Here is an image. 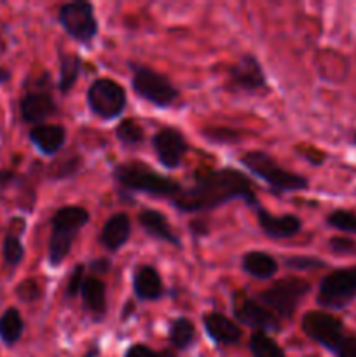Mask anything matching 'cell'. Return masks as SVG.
<instances>
[{
  "label": "cell",
  "instance_id": "1",
  "mask_svg": "<svg viewBox=\"0 0 356 357\" xmlns=\"http://www.w3.org/2000/svg\"><path fill=\"white\" fill-rule=\"evenodd\" d=\"M237 199L255 209L260 208L253 185L246 174L232 167H223L218 171H206L195 178V183L181 188L171 199V204L184 213H198L209 211Z\"/></svg>",
  "mask_w": 356,
  "mask_h": 357
},
{
  "label": "cell",
  "instance_id": "2",
  "mask_svg": "<svg viewBox=\"0 0 356 357\" xmlns=\"http://www.w3.org/2000/svg\"><path fill=\"white\" fill-rule=\"evenodd\" d=\"M114 178L129 192H143L156 197L173 199L181 190L180 183L150 169L143 162H126L114 167Z\"/></svg>",
  "mask_w": 356,
  "mask_h": 357
},
{
  "label": "cell",
  "instance_id": "3",
  "mask_svg": "<svg viewBox=\"0 0 356 357\" xmlns=\"http://www.w3.org/2000/svg\"><path fill=\"white\" fill-rule=\"evenodd\" d=\"M89 222V213L80 206H65L52 215L51 241H49V264L58 267L68 257L77 234Z\"/></svg>",
  "mask_w": 356,
  "mask_h": 357
},
{
  "label": "cell",
  "instance_id": "4",
  "mask_svg": "<svg viewBox=\"0 0 356 357\" xmlns=\"http://www.w3.org/2000/svg\"><path fill=\"white\" fill-rule=\"evenodd\" d=\"M239 162L243 164L244 167H248V171H251L255 176L264 180L276 194L306 190V188L309 187L307 178L295 173H290V171H285L265 152H258V150L246 152L241 157Z\"/></svg>",
  "mask_w": 356,
  "mask_h": 357
},
{
  "label": "cell",
  "instance_id": "5",
  "mask_svg": "<svg viewBox=\"0 0 356 357\" xmlns=\"http://www.w3.org/2000/svg\"><path fill=\"white\" fill-rule=\"evenodd\" d=\"M311 286L300 278H283L260 293L258 302L267 307L278 317L290 319Z\"/></svg>",
  "mask_w": 356,
  "mask_h": 357
},
{
  "label": "cell",
  "instance_id": "6",
  "mask_svg": "<svg viewBox=\"0 0 356 357\" xmlns=\"http://www.w3.org/2000/svg\"><path fill=\"white\" fill-rule=\"evenodd\" d=\"M356 298V267L337 268L321 279L316 302L323 309L342 310Z\"/></svg>",
  "mask_w": 356,
  "mask_h": 357
},
{
  "label": "cell",
  "instance_id": "7",
  "mask_svg": "<svg viewBox=\"0 0 356 357\" xmlns=\"http://www.w3.org/2000/svg\"><path fill=\"white\" fill-rule=\"evenodd\" d=\"M58 21L70 37L82 44H89L98 35V20L94 14V7L93 3L84 2V0L63 3L58 13Z\"/></svg>",
  "mask_w": 356,
  "mask_h": 357
},
{
  "label": "cell",
  "instance_id": "8",
  "mask_svg": "<svg viewBox=\"0 0 356 357\" xmlns=\"http://www.w3.org/2000/svg\"><path fill=\"white\" fill-rule=\"evenodd\" d=\"M128 98L121 84L112 79H98L87 89V105L91 112L105 121L121 117Z\"/></svg>",
  "mask_w": 356,
  "mask_h": 357
},
{
  "label": "cell",
  "instance_id": "9",
  "mask_svg": "<svg viewBox=\"0 0 356 357\" xmlns=\"http://www.w3.org/2000/svg\"><path fill=\"white\" fill-rule=\"evenodd\" d=\"M133 89L143 100L159 108H168L178 98V91L164 75L150 66H136L133 72Z\"/></svg>",
  "mask_w": 356,
  "mask_h": 357
},
{
  "label": "cell",
  "instance_id": "10",
  "mask_svg": "<svg viewBox=\"0 0 356 357\" xmlns=\"http://www.w3.org/2000/svg\"><path fill=\"white\" fill-rule=\"evenodd\" d=\"M302 331L311 340L323 345L334 354L346 338L344 323L334 314L325 312V310H311L304 314Z\"/></svg>",
  "mask_w": 356,
  "mask_h": 357
},
{
  "label": "cell",
  "instance_id": "11",
  "mask_svg": "<svg viewBox=\"0 0 356 357\" xmlns=\"http://www.w3.org/2000/svg\"><path fill=\"white\" fill-rule=\"evenodd\" d=\"M232 312L239 323L248 324L257 331H279L281 323L274 312L262 305L258 300H251L244 295H236L232 303Z\"/></svg>",
  "mask_w": 356,
  "mask_h": 357
},
{
  "label": "cell",
  "instance_id": "12",
  "mask_svg": "<svg viewBox=\"0 0 356 357\" xmlns=\"http://www.w3.org/2000/svg\"><path fill=\"white\" fill-rule=\"evenodd\" d=\"M152 146L159 162L168 169H175L180 166L188 150L185 136L175 128H164L157 131L152 138Z\"/></svg>",
  "mask_w": 356,
  "mask_h": 357
},
{
  "label": "cell",
  "instance_id": "13",
  "mask_svg": "<svg viewBox=\"0 0 356 357\" xmlns=\"http://www.w3.org/2000/svg\"><path fill=\"white\" fill-rule=\"evenodd\" d=\"M229 86L234 91H257L267 86L264 70L255 56H243L229 70Z\"/></svg>",
  "mask_w": 356,
  "mask_h": 357
},
{
  "label": "cell",
  "instance_id": "14",
  "mask_svg": "<svg viewBox=\"0 0 356 357\" xmlns=\"http://www.w3.org/2000/svg\"><path fill=\"white\" fill-rule=\"evenodd\" d=\"M257 218L260 229L271 239H290V237L297 236L302 230V222L295 215L274 216L265 211L264 208H258Z\"/></svg>",
  "mask_w": 356,
  "mask_h": 357
},
{
  "label": "cell",
  "instance_id": "15",
  "mask_svg": "<svg viewBox=\"0 0 356 357\" xmlns=\"http://www.w3.org/2000/svg\"><path fill=\"white\" fill-rule=\"evenodd\" d=\"M21 117L28 124H40L52 114H56V103L47 91H31L21 100Z\"/></svg>",
  "mask_w": 356,
  "mask_h": 357
},
{
  "label": "cell",
  "instance_id": "16",
  "mask_svg": "<svg viewBox=\"0 0 356 357\" xmlns=\"http://www.w3.org/2000/svg\"><path fill=\"white\" fill-rule=\"evenodd\" d=\"M202 326L215 344L234 345L241 340V328L223 314L209 312L202 317Z\"/></svg>",
  "mask_w": 356,
  "mask_h": 357
},
{
  "label": "cell",
  "instance_id": "17",
  "mask_svg": "<svg viewBox=\"0 0 356 357\" xmlns=\"http://www.w3.org/2000/svg\"><path fill=\"white\" fill-rule=\"evenodd\" d=\"M133 291L138 300L150 302V300H159L164 295V286L161 281V275L152 265H142L136 268L135 278H133Z\"/></svg>",
  "mask_w": 356,
  "mask_h": 357
},
{
  "label": "cell",
  "instance_id": "18",
  "mask_svg": "<svg viewBox=\"0 0 356 357\" xmlns=\"http://www.w3.org/2000/svg\"><path fill=\"white\" fill-rule=\"evenodd\" d=\"M30 139L44 155H54L66 142V131L58 124H38L30 131Z\"/></svg>",
  "mask_w": 356,
  "mask_h": 357
},
{
  "label": "cell",
  "instance_id": "19",
  "mask_svg": "<svg viewBox=\"0 0 356 357\" xmlns=\"http://www.w3.org/2000/svg\"><path fill=\"white\" fill-rule=\"evenodd\" d=\"M131 234V222L126 213H117V215L110 216L105 222L103 230H101L100 243L103 244L105 250L117 251L119 248L124 246L128 243V237Z\"/></svg>",
  "mask_w": 356,
  "mask_h": 357
},
{
  "label": "cell",
  "instance_id": "20",
  "mask_svg": "<svg viewBox=\"0 0 356 357\" xmlns=\"http://www.w3.org/2000/svg\"><path fill=\"white\" fill-rule=\"evenodd\" d=\"M138 223L149 236L164 241V243L173 244V246H180V239L175 236V232L171 230L170 223H168L166 216L163 213L156 211V209H143L138 215Z\"/></svg>",
  "mask_w": 356,
  "mask_h": 357
},
{
  "label": "cell",
  "instance_id": "21",
  "mask_svg": "<svg viewBox=\"0 0 356 357\" xmlns=\"http://www.w3.org/2000/svg\"><path fill=\"white\" fill-rule=\"evenodd\" d=\"M82 302L94 316H103L107 310V286L101 279L89 275L84 279L82 289H80Z\"/></svg>",
  "mask_w": 356,
  "mask_h": 357
},
{
  "label": "cell",
  "instance_id": "22",
  "mask_svg": "<svg viewBox=\"0 0 356 357\" xmlns=\"http://www.w3.org/2000/svg\"><path fill=\"white\" fill-rule=\"evenodd\" d=\"M243 268L257 279H271L278 272V261L264 251H250L243 257Z\"/></svg>",
  "mask_w": 356,
  "mask_h": 357
},
{
  "label": "cell",
  "instance_id": "23",
  "mask_svg": "<svg viewBox=\"0 0 356 357\" xmlns=\"http://www.w3.org/2000/svg\"><path fill=\"white\" fill-rule=\"evenodd\" d=\"M80 56L77 54H61L59 59V80H58V89L61 94H66L72 91L75 86L77 79L80 75Z\"/></svg>",
  "mask_w": 356,
  "mask_h": 357
},
{
  "label": "cell",
  "instance_id": "24",
  "mask_svg": "<svg viewBox=\"0 0 356 357\" xmlns=\"http://www.w3.org/2000/svg\"><path fill=\"white\" fill-rule=\"evenodd\" d=\"M170 342L178 351H185L195 338V328L187 317H177L170 324Z\"/></svg>",
  "mask_w": 356,
  "mask_h": 357
},
{
  "label": "cell",
  "instance_id": "25",
  "mask_svg": "<svg viewBox=\"0 0 356 357\" xmlns=\"http://www.w3.org/2000/svg\"><path fill=\"white\" fill-rule=\"evenodd\" d=\"M23 319L16 309H7L0 317V338L6 345H14L23 335Z\"/></svg>",
  "mask_w": 356,
  "mask_h": 357
},
{
  "label": "cell",
  "instance_id": "26",
  "mask_svg": "<svg viewBox=\"0 0 356 357\" xmlns=\"http://www.w3.org/2000/svg\"><path fill=\"white\" fill-rule=\"evenodd\" d=\"M248 347L253 357H285L283 349L265 331H255L250 337Z\"/></svg>",
  "mask_w": 356,
  "mask_h": 357
},
{
  "label": "cell",
  "instance_id": "27",
  "mask_svg": "<svg viewBox=\"0 0 356 357\" xmlns=\"http://www.w3.org/2000/svg\"><path fill=\"white\" fill-rule=\"evenodd\" d=\"M115 135H117V139L121 143L128 146H138L142 145L143 139H145V135H143V129L138 122H135L133 119H124L121 124L115 129Z\"/></svg>",
  "mask_w": 356,
  "mask_h": 357
},
{
  "label": "cell",
  "instance_id": "28",
  "mask_svg": "<svg viewBox=\"0 0 356 357\" xmlns=\"http://www.w3.org/2000/svg\"><path fill=\"white\" fill-rule=\"evenodd\" d=\"M327 225L344 234L356 236V213L348 209H335L327 216Z\"/></svg>",
  "mask_w": 356,
  "mask_h": 357
},
{
  "label": "cell",
  "instance_id": "29",
  "mask_svg": "<svg viewBox=\"0 0 356 357\" xmlns=\"http://www.w3.org/2000/svg\"><path fill=\"white\" fill-rule=\"evenodd\" d=\"M24 248L21 244L20 237L14 236V234H9L3 241V260H6L7 265L10 267H16L21 260H23Z\"/></svg>",
  "mask_w": 356,
  "mask_h": 357
},
{
  "label": "cell",
  "instance_id": "30",
  "mask_svg": "<svg viewBox=\"0 0 356 357\" xmlns=\"http://www.w3.org/2000/svg\"><path fill=\"white\" fill-rule=\"evenodd\" d=\"M84 272H86V267L82 264H77L73 272L70 274L68 284H66V296L68 298H75V296L80 295V289H82L84 284Z\"/></svg>",
  "mask_w": 356,
  "mask_h": 357
},
{
  "label": "cell",
  "instance_id": "31",
  "mask_svg": "<svg viewBox=\"0 0 356 357\" xmlns=\"http://www.w3.org/2000/svg\"><path fill=\"white\" fill-rule=\"evenodd\" d=\"M77 169H79V159L77 157H63V159H59V164L52 166V171H54L52 176L61 180V178L72 176Z\"/></svg>",
  "mask_w": 356,
  "mask_h": 357
},
{
  "label": "cell",
  "instance_id": "32",
  "mask_svg": "<svg viewBox=\"0 0 356 357\" xmlns=\"http://www.w3.org/2000/svg\"><path fill=\"white\" fill-rule=\"evenodd\" d=\"M332 253L335 255H353L356 253V243L351 239V237H332L330 243Z\"/></svg>",
  "mask_w": 356,
  "mask_h": 357
},
{
  "label": "cell",
  "instance_id": "33",
  "mask_svg": "<svg viewBox=\"0 0 356 357\" xmlns=\"http://www.w3.org/2000/svg\"><path fill=\"white\" fill-rule=\"evenodd\" d=\"M286 265L292 268H321L325 267L323 260H318V258H309V257H293V258H286Z\"/></svg>",
  "mask_w": 356,
  "mask_h": 357
},
{
  "label": "cell",
  "instance_id": "34",
  "mask_svg": "<svg viewBox=\"0 0 356 357\" xmlns=\"http://www.w3.org/2000/svg\"><path fill=\"white\" fill-rule=\"evenodd\" d=\"M40 291H38V286L34 279H28V281L21 282L17 286V296H20L23 302H34V300L38 298Z\"/></svg>",
  "mask_w": 356,
  "mask_h": 357
},
{
  "label": "cell",
  "instance_id": "35",
  "mask_svg": "<svg viewBox=\"0 0 356 357\" xmlns=\"http://www.w3.org/2000/svg\"><path fill=\"white\" fill-rule=\"evenodd\" d=\"M337 357H356V337H346L335 351Z\"/></svg>",
  "mask_w": 356,
  "mask_h": 357
},
{
  "label": "cell",
  "instance_id": "36",
  "mask_svg": "<svg viewBox=\"0 0 356 357\" xmlns=\"http://www.w3.org/2000/svg\"><path fill=\"white\" fill-rule=\"evenodd\" d=\"M124 357H161V354L154 352L152 349L147 347V345L136 344V345H131V347L128 349V352H126Z\"/></svg>",
  "mask_w": 356,
  "mask_h": 357
},
{
  "label": "cell",
  "instance_id": "37",
  "mask_svg": "<svg viewBox=\"0 0 356 357\" xmlns=\"http://www.w3.org/2000/svg\"><path fill=\"white\" fill-rule=\"evenodd\" d=\"M91 268H93V272H98V274H107L110 271V261L105 260V258H100V260L91 264Z\"/></svg>",
  "mask_w": 356,
  "mask_h": 357
},
{
  "label": "cell",
  "instance_id": "38",
  "mask_svg": "<svg viewBox=\"0 0 356 357\" xmlns=\"http://www.w3.org/2000/svg\"><path fill=\"white\" fill-rule=\"evenodd\" d=\"M13 178H14V174L9 173V171H0V187H3V185H9Z\"/></svg>",
  "mask_w": 356,
  "mask_h": 357
},
{
  "label": "cell",
  "instance_id": "39",
  "mask_svg": "<svg viewBox=\"0 0 356 357\" xmlns=\"http://www.w3.org/2000/svg\"><path fill=\"white\" fill-rule=\"evenodd\" d=\"M9 77H10V73H9V72H7V70L0 68V84L7 82V80H9Z\"/></svg>",
  "mask_w": 356,
  "mask_h": 357
},
{
  "label": "cell",
  "instance_id": "40",
  "mask_svg": "<svg viewBox=\"0 0 356 357\" xmlns=\"http://www.w3.org/2000/svg\"><path fill=\"white\" fill-rule=\"evenodd\" d=\"M98 352H100V351H98V347H93V349H91V351L87 352V354L84 356V357H96V356H98Z\"/></svg>",
  "mask_w": 356,
  "mask_h": 357
},
{
  "label": "cell",
  "instance_id": "41",
  "mask_svg": "<svg viewBox=\"0 0 356 357\" xmlns=\"http://www.w3.org/2000/svg\"><path fill=\"white\" fill-rule=\"evenodd\" d=\"M353 143H355V145H356V135H355V138H353Z\"/></svg>",
  "mask_w": 356,
  "mask_h": 357
}]
</instances>
